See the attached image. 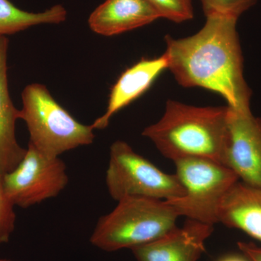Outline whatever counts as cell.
I'll return each mask as SVG.
<instances>
[{
	"mask_svg": "<svg viewBox=\"0 0 261 261\" xmlns=\"http://www.w3.org/2000/svg\"><path fill=\"white\" fill-rule=\"evenodd\" d=\"M238 19L211 15L193 35L181 39L166 35L164 55L168 69L181 87L210 90L224 98L228 108L250 114L252 90L244 77Z\"/></svg>",
	"mask_w": 261,
	"mask_h": 261,
	"instance_id": "cell-1",
	"label": "cell"
},
{
	"mask_svg": "<svg viewBox=\"0 0 261 261\" xmlns=\"http://www.w3.org/2000/svg\"><path fill=\"white\" fill-rule=\"evenodd\" d=\"M228 112V106L197 107L169 99L162 118L146 127L142 135L173 162L200 158L223 164Z\"/></svg>",
	"mask_w": 261,
	"mask_h": 261,
	"instance_id": "cell-2",
	"label": "cell"
},
{
	"mask_svg": "<svg viewBox=\"0 0 261 261\" xmlns=\"http://www.w3.org/2000/svg\"><path fill=\"white\" fill-rule=\"evenodd\" d=\"M117 202L111 213L98 220L90 238L92 245L104 251L132 250L177 226L179 215L166 200L129 197Z\"/></svg>",
	"mask_w": 261,
	"mask_h": 261,
	"instance_id": "cell-3",
	"label": "cell"
},
{
	"mask_svg": "<svg viewBox=\"0 0 261 261\" xmlns=\"http://www.w3.org/2000/svg\"><path fill=\"white\" fill-rule=\"evenodd\" d=\"M20 119L28 128L29 144L40 153L58 158L68 151L93 143L92 125L82 124L62 107L40 84L27 86L22 92Z\"/></svg>",
	"mask_w": 261,
	"mask_h": 261,
	"instance_id": "cell-4",
	"label": "cell"
},
{
	"mask_svg": "<svg viewBox=\"0 0 261 261\" xmlns=\"http://www.w3.org/2000/svg\"><path fill=\"white\" fill-rule=\"evenodd\" d=\"M185 195L166 200L179 216L204 224L219 223V209L224 196L239 181L232 170L212 160L188 158L174 161Z\"/></svg>",
	"mask_w": 261,
	"mask_h": 261,
	"instance_id": "cell-5",
	"label": "cell"
},
{
	"mask_svg": "<svg viewBox=\"0 0 261 261\" xmlns=\"http://www.w3.org/2000/svg\"><path fill=\"white\" fill-rule=\"evenodd\" d=\"M106 182L116 201L129 197L170 200L185 194L176 174L163 172L121 140L111 146Z\"/></svg>",
	"mask_w": 261,
	"mask_h": 261,
	"instance_id": "cell-6",
	"label": "cell"
},
{
	"mask_svg": "<svg viewBox=\"0 0 261 261\" xmlns=\"http://www.w3.org/2000/svg\"><path fill=\"white\" fill-rule=\"evenodd\" d=\"M66 165L29 143L23 159L3 176L5 192L15 206L27 208L59 195L68 185Z\"/></svg>",
	"mask_w": 261,
	"mask_h": 261,
	"instance_id": "cell-7",
	"label": "cell"
},
{
	"mask_svg": "<svg viewBox=\"0 0 261 261\" xmlns=\"http://www.w3.org/2000/svg\"><path fill=\"white\" fill-rule=\"evenodd\" d=\"M229 108L223 164L240 181L261 188V118Z\"/></svg>",
	"mask_w": 261,
	"mask_h": 261,
	"instance_id": "cell-8",
	"label": "cell"
},
{
	"mask_svg": "<svg viewBox=\"0 0 261 261\" xmlns=\"http://www.w3.org/2000/svg\"><path fill=\"white\" fill-rule=\"evenodd\" d=\"M213 225L188 219L162 238L132 249L137 261H197L205 252Z\"/></svg>",
	"mask_w": 261,
	"mask_h": 261,
	"instance_id": "cell-9",
	"label": "cell"
},
{
	"mask_svg": "<svg viewBox=\"0 0 261 261\" xmlns=\"http://www.w3.org/2000/svg\"><path fill=\"white\" fill-rule=\"evenodd\" d=\"M168 63L164 54L159 58H142L127 68L111 89L106 113L92 123L94 129H104L112 117L145 94Z\"/></svg>",
	"mask_w": 261,
	"mask_h": 261,
	"instance_id": "cell-10",
	"label": "cell"
},
{
	"mask_svg": "<svg viewBox=\"0 0 261 261\" xmlns=\"http://www.w3.org/2000/svg\"><path fill=\"white\" fill-rule=\"evenodd\" d=\"M159 18V12L147 0H106L91 13L88 23L96 34L111 37Z\"/></svg>",
	"mask_w": 261,
	"mask_h": 261,
	"instance_id": "cell-11",
	"label": "cell"
},
{
	"mask_svg": "<svg viewBox=\"0 0 261 261\" xmlns=\"http://www.w3.org/2000/svg\"><path fill=\"white\" fill-rule=\"evenodd\" d=\"M8 38L0 36V171L3 174L16 168L27 152V149L19 145L15 135L20 110L12 102L8 89Z\"/></svg>",
	"mask_w": 261,
	"mask_h": 261,
	"instance_id": "cell-12",
	"label": "cell"
},
{
	"mask_svg": "<svg viewBox=\"0 0 261 261\" xmlns=\"http://www.w3.org/2000/svg\"><path fill=\"white\" fill-rule=\"evenodd\" d=\"M218 217L219 223L261 242V188L239 180L223 198Z\"/></svg>",
	"mask_w": 261,
	"mask_h": 261,
	"instance_id": "cell-13",
	"label": "cell"
},
{
	"mask_svg": "<svg viewBox=\"0 0 261 261\" xmlns=\"http://www.w3.org/2000/svg\"><path fill=\"white\" fill-rule=\"evenodd\" d=\"M66 18V10L61 5L32 13L17 8L9 0H0V36L12 35L41 24L63 23Z\"/></svg>",
	"mask_w": 261,
	"mask_h": 261,
	"instance_id": "cell-14",
	"label": "cell"
},
{
	"mask_svg": "<svg viewBox=\"0 0 261 261\" xmlns=\"http://www.w3.org/2000/svg\"><path fill=\"white\" fill-rule=\"evenodd\" d=\"M159 12L161 18L174 23L188 21L194 18L192 0H147Z\"/></svg>",
	"mask_w": 261,
	"mask_h": 261,
	"instance_id": "cell-15",
	"label": "cell"
},
{
	"mask_svg": "<svg viewBox=\"0 0 261 261\" xmlns=\"http://www.w3.org/2000/svg\"><path fill=\"white\" fill-rule=\"evenodd\" d=\"M205 17L214 14L240 18L256 4L257 0H200Z\"/></svg>",
	"mask_w": 261,
	"mask_h": 261,
	"instance_id": "cell-16",
	"label": "cell"
},
{
	"mask_svg": "<svg viewBox=\"0 0 261 261\" xmlns=\"http://www.w3.org/2000/svg\"><path fill=\"white\" fill-rule=\"evenodd\" d=\"M3 176L0 171V245L9 241L16 221L15 205L5 192Z\"/></svg>",
	"mask_w": 261,
	"mask_h": 261,
	"instance_id": "cell-17",
	"label": "cell"
},
{
	"mask_svg": "<svg viewBox=\"0 0 261 261\" xmlns=\"http://www.w3.org/2000/svg\"><path fill=\"white\" fill-rule=\"evenodd\" d=\"M238 247L250 261H261V247L253 243H238Z\"/></svg>",
	"mask_w": 261,
	"mask_h": 261,
	"instance_id": "cell-18",
	"label": "cell"
},
{
	"mask_svg": "<svg viewBox=\"0 0 261 261\" xmlns=\"http://www.w3.org/2000/svg\"><path fill=\"white\" fill-rule=\"evenodd\" d=\"M219 261H250L248 259L244 258L243 257L238 256V255H228L220 259Z\"/></svg>",
	"mask_w": 261,
	"mask_h": 261,
	"instance_id": "cell-19",
	"label": "cell"
},
{
	"mask_svg": "<svg viewBox=\"0 0 261 261\" xmlns=\"http://www.w3.org/2000/svg\"><path fill=\"white\" fill-rule=\"evenodd\" d=\"M0 261H13V260H9V259L2 258V257H0Z\"/></svg>",
	"mask_w": 261,
	"mask_h": 261,
	"instance_id": "cell-20",
	"label": "cell"
}]
</instances>
